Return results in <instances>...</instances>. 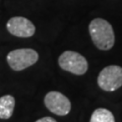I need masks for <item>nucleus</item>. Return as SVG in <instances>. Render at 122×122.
Segmentation results:
<instances>
[{
  "instance_id": "nucleus-1",
  "label": "nucleus",
  "mask_w": 122,
  "mask_h": 122,
  "mask_svg": "<svg viewBox=\"0 0 122 122\" xmlns=\"http://www.w3.org/2000/svg\"><path fill=\"white\" fill-rule=\"evenodd\" d=\"M89 32L95 46L103 51L110 50L115 43V35L110 22L104 18H95L89 25Z\"/></svg>"
},
{
  "instance_id": "nucleus-2",
  "label": "nucleus",
  "mask_w": 122,
  "mask_h": 122,
  "mask_svg": "<svg viewBox=\"0 0 122 122\" xmlns=\"http://www.w3.org/2000/svg\"><path fill=\"white\" fill-rule=\"evenodd\" d=\"M6 60L11 69L20 71L34 65L39 60V54L30 48L15 49L7 54Z\"/></svg>"
},
{
  "instance_id": "nucleus-3",
  "label": "nucleus",
  "mask_w": 122,
  "mask_h": 122,
  "mask_svg": "<svg viewBox=\"0 0 122 122\" xmlns=\"http://www.w3.org/2000/svg\"><path fill=\"white\" fill-rule=\"evenodd\" d=\"M58 64L61 69L75 75H82L87 71L89 63L81 54L75 51H64L58 58Z\"/></svg>"
},
{
  "instance_id": "nucleus-4",
  "label": "nucleus",
  "mask_w": 122,
  "mask_h": 122,
  "mask_svg": "<svg viewBox=\"0 0 122 122\" xmlns=\"http://www.w3.org/2000/svg\"><path fill=\"white\" fill-rule=\"evenodd\" d=\"M98 86L105 92H114L122 86V67L109 65L98 75Z\"/></svg>"
},
{
  "instance_id": "nucleus-5",
  "label": "nucleus",
  "mask_w": 122,
  "mask_h": 122,
  "mask_svg": "<svg viewBox=\"0 0 122 122\" xmlns=\"http://www.w3.org/2000/svg\"><path fill=\"white\" fill-rule=\"evenodd\" d=\"M44 103L49 111L58 116H65L71 110L69 99L60 92H49L44 98Z\"/></svg>"
},
{
  "instance_id": "nucleus-6",
  "label": "nucleus",
  "mask_w": 122,
  "mask_h": 122,
  "mask_svg": "<svg viewBox=\"0 0 122 122\" xmlns=\"http://www.w3.org/2000/svg\"><path fill=\"white\" fill-rule=\"evenodd\" d=\"M7 30L15 37L30 38L36 32V28L30 20L22 16H13L6 24Z\"/></svg>"
},
{
  "instance_id": "nucleus-7",
  "label": "nucleus",
  "mask_w": 122,
  "mask_h": 122,
  "mask_svg": "<svg viewBox=\"0 0 122 122\" xmlns=\"http://www.w3.org/2000/svg\"><path fill=\"white\" fill-rule=\"evenodd\" d=\"M15 99L11 95H5L0 98V119H9L13 114Z\"/></svg>"
},
{
  "instance_id": "nucleus-8",
  "label": "nucleus",
  "mask_w": 122,
  "mask_h": 122,
  "mask_svg": "<svg viewBox=\"0 0 122 122\" xmlns=\"http://www.w3.org/2000/svg\"><path fill=\"white\" fill-rule=\"evenodd\" d=\"M90 122H115V118L110 110L98 108L92 114Z\"/></svg>"
},
{
  "instance_id": "nucleus-9",
  "label": "nucleus",
  "mask_w": 122,
  "mask_h": 122,
  "mask_svg": "<svg viewBox=\"0 0 122 122\" xmlns=\"http://www.w3.org/2000/svg\"><path fill=\"white\" fill-rule=\"evenodd\" d=\"M35 122H57V121L54 119V118L47 116V117L40 118V119H38V120H37V121H35Z\"/></svg>"
}]
</instances>
